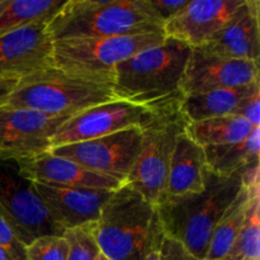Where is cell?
<instances>
[{"mask_svg": "<svg viewBox=\"0 0 260 260\" xmlns=\"http://www.w3.org/2000/svg\"><path fill=\"white\" fill-rule=\"evenodd\" d=\"M258 179L259 165L231 175L216 174L207 168L202 192L167 198L156 206L162 231L205 260L215 226L244 184Z\"/></svg>", "mask_w": 260, "mask_h": 260, "instance_id": "1", "label": "cell"}, {"mask_svg": "<svg viewBox=\"0 0 260 260\" xmlns=\"http://www.w3.org/2000/svg\"><path fill=\"white\" fill-rule=\"evenodd\" d=\"M53 42L164 32L150 0H66L48 22Z\"/></svg>", "mask_w": 260, "mask_h": 260, "instance_id": "2", "label": "cell"}, {"mask_svg": "<svg viewBox=\"0 0 260 260\" xmlns=\"http://www.w3.org/2000/svg\"><path fill=\"white\" fill-rule=\"evenodd\" d=\"M192 47L167 37L114 68L113 90L117 98L155 108L183 98L180 81Z\"/></svg>", "mask_w": 260, "mask_h": 260, "instance_id": "3", "label": "cell"}, {"mask_svg": "<svg viewBox=\"0 0 260 260\" xmlns=\"http://www.w3.org/2000/svg\"><path fill=\"white\" fill-rule=\"evenodd\" d=\"M118 101L113 79L79 75L56 66L19 79L4 107L53 117H71L91 107Z\"/></svg>", "mask_w": 260, "mask_h": 260, "instance_id": "4", "label": "cell"}, {"mask_svg": "<svg viewBox=\"0 0 260 260\" xmlns=\"http://www.w3.org/2000/svg\"><path fill=\"white\" fill-rule=\"evenodd\" d=\"M180 101L155 107L151 119L141 127L139 155L127 177V183L155 207L165 200L173 151L188 123Z\"/></svg>", "mask_w": 260, "mask_h": 260, "instance_id": "5", "label": "cell"}, {"mask_svg": "<svg viewBox=\"0 0 260 260\" xmlns=\"http://www.w3.org/2000/svg\"><path fill=\"white\" fill-rule=\"evenodd\" d=\"M155 211L127 182L113 190L94 223L99 251L109 260H141Z\"/></svg>", "mask_w": 260, "mask_h": 260, "instance_id": "6", "label": "cell"}, {"mask_svg": "<svg viewBox=\"0 0 260 260\" xmlns=\"http://www.w3.org/2000/svg\"><path fill=\"white\" fill-rule=\"evenodd\" d=\"M164 32L137 33L53 42V66L79 75L113 79L114 68L136 53L162 43Z\"/></svg>", "mask_w": 260, "mask_h": 260, "instance_id": "7", "label": "cell"}, {"mask_svg": "<svg viewBox=\"0 0 260 260\" xmlns=\"http://www.w3.org/2000/svg\"><path fill=\"white\" fill-rule=\"evenodd\" d=\"M0 213L25 248L42 236L65 234L51 220L35 184L20 174L15 160L0 159Z\"/></svg>", "mask_w": 260, "mask_h": 260, "instance_id": "8", "label": "cell"}, {"mask_svg": "<svg viewBox=\"0 0 260 260\" xmlns=\"http://www.w3.org/2000/svg\"><path fill=\"white\" fill-rule=\"evenodd\" d=\"M154 109L121 99L91 107L71 116L56 129L51 149L99 139L132 127L141 128L151 119Z\"/></svg>", "mask_w": 260, "mask_h": 260, "instance_id": "9", "label": "cell"}, {"mask_svg": "<svg viewBox=\"0 0 260 260\" xmlns=\"http://www.w3.org/2000/svg\"><path fill=\"white\" fill-rule=\"evenodd\" d=\"M140 145L141 128L132 127L99 139L52 147L50 152L78 162L86 169L127 182Z\"/></svg>", "mask_w": 260, "mask_h": 260, "instance_id": "10", "label": "cell"}, {"mask_svg": "<svg viewBox=\"0 0 260 260\" xmlns=\"http://www.w3.org/2000/svg\"><path fill=\"white\" fill-rule=\"evenodd\" d=\"M68 118L0 107V159L17 161L50 151L51 139Z\"/></svg>", "mask_w": 260, "mask_h": 260, "instance_id": "11", "label": "cell"}, {"mask_svg": "<svg viewBox=\"0 0 260 260\" xmlns=\"http://www.w3.org/2000/svg\"><path fill=\"white\" fill-rule=\"evenodd\" d=\"M259 81V63L210 55L192 48L182 81L183 96L196 95L218 89H230Z\"/></svg>", "mask_w": 260, "mask_h": 260, "instance_id": "12", "label": "cell"}, {"mask_svg": "<svg viewBox=\"0 0 260 260\" xmlns=\"http://www.w3.org/2000/svg\"><path fill=\"white\" fill-rule=\"evenodd\" d=\"M47 24L32 23L0 36V78L22 79L53 66Z\"/></svg>", "mask_w": 260, "mask_h": 260, "instance_id": "13", "label": "cell"}, {"mask_svg": "<svg viewBox=\"0 0 260 260\" xmlns=\"http://www.w3.org/2000/svg\"><path fill=\"white\" fill-rule=\"evenodd\" d=\"M244 0H193L165 22L164 33L196 48L205 45L233 18Z\"/></svg>", "mask_w": 260, "mask_h": 260, "instance_id": "14", "label": "cell"}, {"mask_svg": "<svg viewBox=\"0 0 260 260\" xmlns=\"http://www.w3.org/2000/svg\"><path fill=\"white\" fill-rule=\"evenodd\" d=\"M50 217L63 231L98 221L104 203L113 190L84 189L33 183Z\"/></svg>", "mask_w": 260, "mask_h": 260, "instance_id": "15", "label": "cell"}, {"mask_svg": "<svg viewBox=\"0 0 260 260\" xmlns=\"http://www.w3.org/2000/svg\"><path fill=\"white\" fill-rule=\"evenodd\" d=\"M19 172L33 183L84 189L116 190L126 182L86 169L69 159L56 156L50 151L17 160Z\"/></svg>", "mask_w": 260, "mask_h": 260, "instance_id": "16", "label": "cell"}, {"mask_svg": "<svg viewBox=\"0 0 260 260\" xmlns=\"http://www.w3.org/2000/svg\"><path fill=\"white\" fill-rule=\"evenodd\" d=\"M198 48L217 57L259 63L260 3L244 0L233 18Z\"/></svg>", "mask_w": 260, "mask_h": 260, "instance_id": "17", "label": "cell"}, {"mask_svg": "<svg viewBox=\"0 0 260 260\" xmlns=\"http://www.w3.org/2000/svg\"><path fill=\"white\" fill-rule=\"evenodd\" d=\"M207 168L205 149L185 131L180 134L170 160L165 200L202 192Z\"/></svg>", "mask_w": 260, "mask_h": 260, "instance_id": "18", "label": "cell"}, {"mask_svg": "<svg viewBox=\"0 0 260 260\" xmlns=\"http://www.w3.org/2000/svg\"><path fill=\"white\" fill-rule=\"evenodd\" d=\"M258 89H260V83L255 81L238 88L218 89L183 96L179 104L180 112L187 122H201L217 117L234 116L240 104Z\"/></svg>", "mask_w": 260, "mask_h": 260, "instance_id": "19", "label": "cell"}, {"mask_svg": "<svg viewBox=\"0 0 260 260\" xmlns=\"http://www.w3.org/2000/svg\"><path fill=\"white\" fill-rule=\"evenodd\" d=\"M259 185V179L253 183L244 184L235 200L231 202L217 225L215 226L205 260H223L225 258L233 246L239 231L245 222L251 198Z\"/></svg>", "mask_w": 260, "mask_h": 260, "instance_id": "20", "label": "cell"}, {"mask_svg": "<svg viewBox=\"0 0 260 260\" xmlns=\"http://www.w3.org/2000/svg\"><path fill=\"white\" fill-rule=\"evenodd\" d=\"M208 169L220 175H231L240 170L258 167L260 156V126L238 144L206 146Z\"/></svg>", "mask_w": 260, "mask_h": 260, "instance_id": "21", "label": "cell"}, {"mask_svg": "<svg viewBox=\"0 0 260 260\" xmlns=\"http://www.w3.org/2000/svg\"><path fill=\"white\" fill-rule=\"evenodd\" d=\"M255 127L239 116L217 117L201 122H188L185 134L200 146L238 144L244 141Z\"/></svg>", "mask_w": 260, "mask_h": 260, "instance_id": "22", "label": "cell"}, {"mask_svg": "<svg viewBox=\"0 0 260 260\" xmlns=\"http://www.w3.org/2000/svg\"><path fill=\"white\" fill-rule=\"evenodd\" d=\"M66 0H0V36L32 23L50 22Z\"/></svg>", "mask_w": 260, "mask_h": 260, "instance_id": "23", "label": "cell"}, {"mask_svg": "<svg viewBox=\"0 0 260 260\" xmlns=\"http://www.w3.org/2000/svg\"><path fill=\"white\" fill-rule=\"evenodd\" d=\"M223 260H260V187L254 192L245 222Z\"/></svg>", "mask_w": 260, "mask_h": 260, "instance_id": "24", "label": "cell"}, {"mask_svg": "<svg viewBox=\"0 0 260 260\" xmlns=\"http://www.w3.org/2000/svg\"><path fill=\"white\" fill-rule=\"evenodd\" d=\"M94 223L65 231L63 236L69 244L68 260L96 259L101 251L94 238Z\"/></svg>", "mask_w": 260, "mask_h": 260, "instance_id": "25", "label": "cell"}, {"mask_svg": "<svg viewBox=\"0 0 260 260\" xmlns=\"http://www.w3.org/2000/svg\"><path fill=\"white\" fill-rule=\"evenodd\" d=\"M68 254L69 244L63 235L42 236L27 246L28 260H68Z\"/></svg>", "mask_w": 260, "mask_h": 260, "instance_id": "26", "label": "cell"}, {"mask_svg": "<svg viewBox=\"0 0 260 260\" xmlns=\"http://www.w3.org/2000/svg\"><path fill=\"white\" fill-rule=\"evenodd\" d=\"M0 248L7 251L14 260H28L27 248L20 243L17 234L0 213Z\"/></svg>", "mask_w": 260, "mask_h": 260, "instance_id": "27", "label": "cell"}, {"mask_svg": "<svg viewBox=\"0 0 260 260\" xmlns=\"http://www.w3.org/2000/svg\"><path fill=\"white\" fill-rule=\"evenodd\" d=\"M161 223H160L157 211H155L150 223L149 234H147L146 244H145L144 255L141 260H160V248H161L162 239H164Z\"/></svg>", "mask_w": 260, "mask_h": 260, "instance_id": "28", "label": "cell"}, {"mask_svg": "<svg viewBox=\"0 0 260 260\" xmlns=\"http://www.w3.org/2000/svg\"><path fill=\"white\" fill-rule=\"evenodd\" d=\"M160 260H201L188 251L183 244L169 236L164 235L161 248H160Z\"/></svg>", "mask_w": 260, "mask_h": 260, "instance_id": "29", "label": "cell"}, {"mask_svg": "<svg viewBox=\"0 0 260 260\" xmlns=\"http://www.w3.org/2000/svg\"><path fill=\"white\" fill-rule=\"evenodd\" d=\"M260 89L254 91L251 95H249L240 107L238 111L235 112L234 116H239L245 118L246 121L250 122L253 126H260Z\"/></svg>", "mask_w": 260, "mask_h": 260, "instance_id": "30", "label": "cell"}, {"mask_svg": "<svg viewBox=\"0 0 260 260\" xmlns=\"http://www.w3.org/2000/svg\"><path fill=\"white\" fill-rule=\"evenodd\" d=\"M150 3L165 24V22L177 15L189 0H150Z\"/></svg>", "mask_w": 260, "mask_h": 260, "instance_id": "31", "label": "cell"}, {"mask_svg": "<svg viewBox=\"0 0 260 260\" xmlns=\"http://www.w3.org/2000/svg\"><path fill=\"white\" fill-rule=\"evenodd\" d=\"M19 79H12V78H0V107L5 104L8 101L10 94L17 86Z\"/></svg>", "mask_w": 260, "mask_h": 260, "instance_id": "32", "label": "cell"}, {"mask_svg": "<svg viewBox=\"0 0 260 260\" xmlns=\"http://www.w3.org/2000/svg\"><path fill=\"white\" fill-rule=\"evenodd\" d=\"M0 260H14L5 250L0 248Z\"/></svg>", "mask_w": 260, "mask_h": 260, "instance_id": "33", "label": "cell"}, {"mask_svg": "<svg viewBox=\"0 0 260 260\" xmlns=\"http://www.w3.org/2000/svg\"><path fill=\"white\" fill-rule=\"evenodd\" d=\"M95 260H109V259L107 258V256H104L103 254H102V253H99V254H98V256H96V259H95Z\"/></svg>", "mask_w": 260, "mask_h": 260, "instance_id": "34", "label": "cell"}]
</instances>
